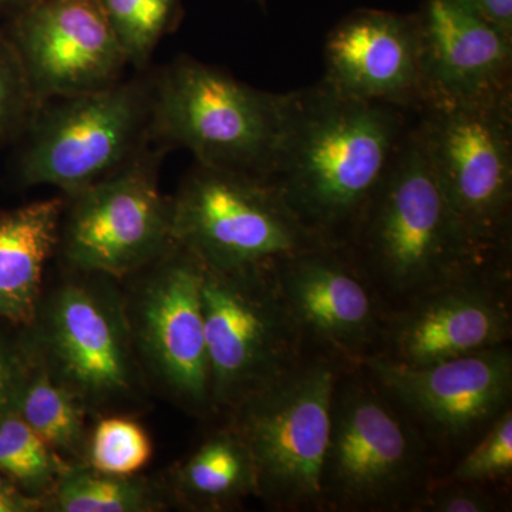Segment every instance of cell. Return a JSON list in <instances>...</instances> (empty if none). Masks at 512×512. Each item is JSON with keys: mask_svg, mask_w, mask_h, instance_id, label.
<instances>
[{"mask_svg": "<svg viewBox=\"0 0 512 512\" xmlns=\"http://www.w3.org/2000/svg\"><path fill=\"white\" fill-rule=\"evenodd\" d=\"M416 127L441 191L468 237L511 259L512 90L470 101H429Z\"/></svg>", "mask_w": 512, "mask_h": 512, "instance_id": "obj_6", "label": "cell"}, {"mask_svg": "<svg viewBox=\"0 0 512 512\" xmlns=\"http://www.w3.org/2000/svg\"><path fill=\"white\" fill-rule=\"evenodd\" d=\"M174 493L194 510L221 511L256 495L258 480L247 446L231 426L215 431L173 473Z\"/></svg>", "mask_w": 512, "mask_h": 512, "instance_id": "obj_20", "label": "cell"}, {"mask_svg": "<svg viewBox=\"0 0 512 512\" xmlns=\"http://www.w3.org/2000/svg\"><path fill=\"white\" fill-rule=\"evenodd\" d=\"M392 403L375 383L340 375L322 468L323 510L412 511L430 487L426 441Z\"/></svg>", "mask_w": 512, "mask_h": 512, "instance_id": "obj_4", "label": "cell"}, {"mask_svg": "<svg viewBox=\"0 0 512 512\" xmlns=\"http://www.w3.org/2000/svg\"><path fill=\"white\" fill-rule=\"evenodd\" d=\"M171 204L174 244L220 272L269 271L319 247L278 190L261 178L195 164Z\"/></svg>", "mask_w": 512, "mask_h": 512, "instance_id": "obj_7", "label": "cell"}, {"mask_svg": "<svg viewBox=\"0 0 512 512\" xmlns=\"http://www.w3.org/2000/svg\"><path fill=\"white\" fill-rule=\"evenodd\" d=\"M30 350L28 376L20 392L16 412L55 448L72 457L86 454L84 417L87 409L66 386L52 376Z\"/></svg>", "mask_w": 512, "mask_h": 512, "instance_id": "obj_21", "label": "cell"}, {"mask_svg": "<svg viewBox=\"0 0 512 512\" xmlns=\"http://www.w3.org/2000/svg\"><path fill=\"white\" fill-rule=\"evenodd\" d=\"M33 2L35 0H0V13H8L12 16Z\"/></svg>", "mask_w": 512, "mask_h": 512, "instance_id": "obj_32", "label": "cell"}, {"mask_svg": "<svg viewBox=\"0 0 512 512\" xmlns=\"http://www.w3.org/2000/svg\"><path fill=\"white\" fill-rule=\"evenodd\" d=\"M29 365L30 350L16 348L0 335V420L15 412Z\"/></svg>", "mask_w": 512, "mask_h": 512, "instance_id": "obj_29", "label": "cell"}, {"mask_svg": "<svg viewBox=\"0 0 512 512\" xmlns=\"http://www.w3.org/2000/svg\"><path fill=\"white\" fill-rule=\"evenodd\" d=\"M150 268L128 318L137 355L178 403L195 413L212 412L201 302L204 266L174 244Z\"/></svg>", "mask_w": 512, "mask_h": 512, "instance_id": "obj_12", "label": "cell"}, {"mask_svg": "<svg viewBox=\"0 0 512 512\" xmlns=\"http://www.w3.org/2000/svg\"><path fill=\"white\" fill-rule=\"evenodd\" d=\"M258 2L264 3V2H265V0H258Z\"/></svg>", "mask_w": 512, "mask_h": 512, "instance_id": "obj_34", "label": "cell"}, {"mask_svg": "<svg viewBox=\"0 0 512 512\" xmlns=\"http://www.w3.org/2000/svg\"><path fill=\"white\" fill-rule=\"evenodd\" d=\"M345 249L386 311L467 276L511 271L510 259L487 254L457 221L416 120Z\"/></svg>", "mask_w": 512, "mask_h": 512, "instance_id": "obj_2", "label": "cell"}, {"mask_svg": "<svg viewBox=\"0 0 512 512\" xmlns=\"http://www.w3.org/2000/svg\"><path fill=\"white\" fill-rule=\"evenodd\" d=\"M87 466L111 476H136L153 457L147 431L127 417H104L87 440Z\"/></svg>", "mask_w": 512, "mask_h": 512, "instance_id": "obj_25", "label": "cell"}, {"mask_svg": "<svg viewBox=\"0 0 512 512\" xmlns=\"http://www.w3.org/2000/svg\"><path fill=\"white\" fill-rule=\"evenodd\" d=\"M323 82L352 99L417 113L423 106L416 15L363 9L329 33Z\"/></svg>", "mask_w": 512, "mask_h": 512, "instance_id": "obj_17", "label": "cell"}, {"mask_svg": "<svg viewBox=\"0 0 512 512\" xmlns=\"http://www.w3.org/2000/svg\"><path fill=\"white\" fill-rule=\"evenodd\" d=\"M416 18L423 104L511 92V36L461 0H424Z\"/></svg>", "mask_w": 512, "mask_h": 512, "instance_id": "obj_18", "label": "cell"}, {"mask_svg": "<svg viewBox=\"0 0 512 512\" xmlns=\"http://www.w3.org/2000/svg\"><path fill=\"white\" fill-rule=\"evenodd\" d=\"M8 35L40 106L120 82L128 66L97 0H35Z\"/></svg>", "mask_w": 512, "mask_h": 512, "instance_id": "obj_15", "label": "cell"}, {"mask_svg": "<svg viewBox=\"0 0 512 512\" xmlns=\"http://www.w3.org/2000/svg\"><path fill=\"white\" fill-rule=\"evenodd\" d=\"M9 485H13L12 481L9 480L8 477L3 476L2 473H0V488L9 487ZM18 487V485H16Z\"/></svg>", "mask_w": 512, "mask_h": 512, "instance_id": "obj_33", "label": "cell"}, {"mask_svg": "<svg viewBox=\"0 0 512 512\" xmlns=\"http://www.w3.org/2000/svg\"><path fill=\"white\" fill-rule=\"evenodd\" d=\"M512 37V0H461Z\"/></svg>", "mask_w": 512, "mask_h": 512, "instance_id": "obj_30", "label": "cell"}, {"mask_svg": "<svg viewBox=\"0 0 512 512\" xmlns=\"http://www.w3.org/2000/svg\"><path fill=\"white\" fill-rule=\"evenodd\" d=\"M184 0H97L127 63L144 69L183 16Z\"/></svg>", "mask_w": 512, "mask_h": 512, "instance_id": "obj_24", "label": "cell"}, {"mask_svg": "<svg viewBox=\"0 0 512 512\" xmlns=\"http://www.w3.org/2000/svg\"><path fill=\"white\" fill-rule=\"evenodd\" d=\"M201 302L212 412L231 413L312 353L286 311L274 269L220 272L204 266Z\"/></svg>", "mask_w": 512, "mask_h": 512, "instance_id": "obj_8", "label": "cell"}, {"mask_svg": "<svg viewBox=\"0 0 512 512\" xmlns=\"http://www.w3.org/2000/svg\"><path fill=\"white\" fill-rule=\"evenodd\" d=\"M359 367L424 429L447 443L490 426L510 407L512 352L507 345L420 367L375 355Z\"/></svg>", "mask_w": 512, "mask_h": 512, "instance_id": "obj_16", "label": "cell"}, {"mask_svg": "<svg viewBox=\"0 0 512 512\" xmlns=\"http://www.w3.org/2000/svg\"><path fill=\"white\" fill-rule=\"evenodd\" d=\"M416 113L343 96L325 82L292 92L269 183L313 237L346 248Z\"/></svg>", "mask_w": 512, "mask_h": 512, "instance_id": "obj_1", "label": "cell"}, {"mask_svg": "<svg viewBox=\"0 0 512 512\" xmlns=\"http://www.w3.org/2000/svg\"><path fill=\"white\" fill-rule=\"evenodd\" d=\"M345 369L332 357L309 353L292 372L229 413V426L254 461L258 497L269 507L323 510L333 396Z\"/></svg>", "mask_w": 512, "mask_h": 512, "instance_id": "obj_5", "label": "cell"}, {"mask_svg": "<svg viewBox=\"0 0 512 512\" xmlns=\"http://www.w3.org/2000/svg\"><path fill=\"white\" fill-rule=\"evenodd\" d=\"M70 466L16 410L0 420V473L20 490L47 500Z\"/></svg>", "mask_w": 512, "mask_h": 512, "instance_id": "obj_23", "label": "cell"}, {"mask_svg": "<svg viewBox=\"0 0 512 512\" xmlns=\"http://www.w3.org/2000/svg\"><path fill=\"white\" fill-rule=\"evenodd\" d=\"M36 109L22 60L8 35L0 33V144L25 133Z\"/></svg>", "mask_w": 512, "mask_h": 512, "instance_id": "obj_27", "label": "cell"}, {"mask_svg": "<svg viewBox=\"0 0 512 512\" xmlns=\"http://www.w3.org/2000/svg\"><path fill=\"white\" fill-rule=\"evenodd\" d=\"M512 474V410L505 409L490 424L483 439L461 458L447 481L484 485Z\"/></svg>", "mask_w": 512, "mask_h": 512, "instance_id": "obj_26", "label": "cell"}, {"mask_svg": "<svg viewBox=\"0 0 512 512\" xmlns=\"http://www.w3.org/2000/svg\"><path fill=\"white\" fill-rule=\"evenodd\" d=\"M64 198L0 211V320L33 325L43 274L59 247Z\"/></svg>", "mask_w": 512, "mask_h": 512, "instance_id": "obj_19", "label": "cell"}, {"mask_svg": "<svg viewBox=\"0 0 512 512\" xmlns=\"http://www.w3.org/2000/svg\"><path fill=\"white\" fill-rule=\"evenodd\" d=\"M274 276L311 352L352 369L376 355L386 306L345 248L308 249L276 265Z\"/></svg>", "mask_w": 512, "mask_h": 512, "instance_id": "obj_13", "label": "cell"}, {"mask_svg": "<svg viewBox=\"0 0 512 512\" xmlns=\"http://www.w3.org/2000/svg\"><path fill=\"white\" fill-rule=\"evenodd\" d=\"M510 284V274L471 275L390 309L376 356L420 367L507 345Z\"/></svg>", "mask_w": 512, "mask_h": 512, "instance_id": "obj_14", "label": "cell"}, {"mask_svg": "<svg viewBox=\"0 0 512 512\" xmlns=\"http://www.w3.org/2000/svg\"><path fill=\"white\" fill-rule=\"evenodd\" d=\"M497 507V501L484 491L483 485L447 481L441 487L427 488L412 511L491 512Z\"/></svg>", "mask_w": 512, "mask_h": 512, "instance_id": "obj_28", "label": "cell"}, {"mask_svg": "<svg viewBox=\"0 0 512 512\" xmlns=\"http://www.w3.org/2000/svg\"><path fill=\"white\" fill-rule=\"evenodd\" d=\"M151 79L37 106L25 134L19 177L26 187L82 190L123 167L150 143Z\"/></svg>", "mask_w": 512, "mask_h": 512, "instance_id": "obj_9", "label": "cell"}, {"mask_svg": "<svg viewBox=\"0 0 512 512\" xmlns=\"http://www.w3.org/2000/svg\"><path fill=\"white\" fill-rule=\"evenodd\" d=\"M37 316L39 329L30 349L87 410L140 392L128 313L106 286L83 279L66 282Z\"/></svg>", "mask_w": 512, "mask_h": 512, "instance_id": "obj_11", "label": "cell"}, {"mask_svg": "<svg viewBox=\"0 0 512 512\" xmlns=\"http://www.w3.org/2000/svg\"><path fill=\"white\" fill-rule=\"evenodd\" d=\"M163 151L147 146L119 170L64 197L57 248L70 268L124 278L173 247L170 198L158 185Z\"/></svg>", "mask_w": 512, "mask_h": 512, "instance_id": "obj_10", "label": "cell"}, {"mask_svg": "<svg viewBox=\"0 0 512 512\" xmlns=\"http://www.w3.org/2000/svg\"><path fill=\"white\" fill-rule=\"evenodd\" d=\"M291 101L292 92H264L181 56L151 77L150 138L164 148H185L198 164L269 183Z\"/></svg>", "mask_w": 512, "mask_h": 512, "instance_id": "obj_3", "label": "cell"}, {"mask_svg": "<svg viewBox=\"0 0 512 512\" xmlns=\"http://www.w3.org/2000/svg\"><path fill=\"white\" fill-rule=\"evenodd\" d=\"M46 507L57 512H154L164 510V495L146 478L111 476L87 464H72L59 478Z\"/></svg>", "mask_w": 512, "mask_h": 512, "instance_id": "obj_22", "label": "cell"}, {"mask_svg": "<svg viewBox=\"0 0 512 512\" xmlns=\"http://www.w3.org/2000/svg\"><path fill=\"white\" fill-rule=\"evenodd\" d=\"M45 507L46 498L28 494L15 484L0 488V512H36Z\"/></svg>", "mask_w": 512, "mask_h": 512, "instance_id": "obj_31", "label": "cell"}]
</instances>
